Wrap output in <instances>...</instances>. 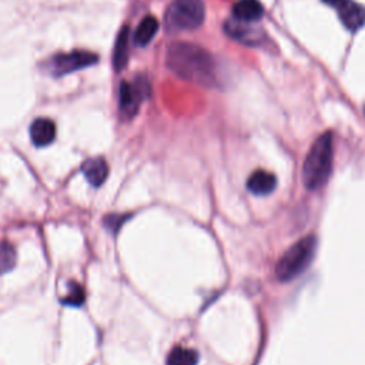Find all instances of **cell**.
Listing matches in <instances>:
<instances>
[{"label": "cell", "mask_w": 365, "mask_h": 365, "mask_svg": "<svg viewBox=\"0 0 365 365\" xmlns=\"http://www.w3.org/2000/svg\"><path fill=\"white\" fill-rule=\"evenodd\" d=\"M167 67L178 77L203 86L214 80V62L207 51L192 43H174L166 58Z\"/></svg>", "instance_id": "1"}, {"label": "cell", "mask_w": 365, "mask_h": 365, "mask_svg": "<svg viewBox=\"0 0 365 365\" xmlns=\"http://www.w3.org/2000/svg\"><path fill=\"white\" fill-rule=\"evenodd\" d=\"M199 352L186 347H174L168 355L167 365H197Z\"/></svg>", "instance_id": "15"}, {"label": "cell", "mask_w": 365, "mask_h": 365, "mask_svg": "<svg viewBox=\"0 0 365 365\" xmlns=\"http://www.w3.org/2000/svg\"><path fill=\"white\" fill-rule=\"evenodd\" d=\"M30 137L33 145L37 147L49 146L56 137V126L51 119H37L30 127Z\"/></svg>", "instance_id": "8"}, {"label": "cell", "mask_w": 365, "mask_h": 365, "mask_svg": "<svg viewBox=\"0 0 365 365\" xmlns=\"http://www.w3.org/2000/svg\"><path fill=\"white\" fill-rule=\"evenodd\" d=\"M206 8L203 0H173L166 13L168 27L174 30H193L203 25Z\"/></svg>", "instance_id": "4"}, {"label": "cell", "mask_w": 365, "mask_h": 365, "mask_svg": "<svg viewBox=\"0 0 365 365\" xmlns=\"http://www.w3.org/2000/svg\"><path fill=\"white\" fill-rule=\"evenodd\" d=\"M128 41H130V34H128V27H123L119 32L116 46H114V53H113V65L117 72L123 70L127 65L128 60Z\"/></svg>", "instance_id": "13"}, {"label": "cell", "mask_w": 365, "mask_h": 365, "mask_svg": "<svg viewBox=\"0 0 365 365\" xmlns=\"http://www.w3.org/2000/svg\"><path fill=\"white\" fill-rule=\"evenodd\" d=\"M99 62V58L90 52L84 51H76L65 55H58L51 59L49 62V72L53 76H65L76 70L86 69L91 65H95Z\"/></svg>", "instance_id": "5"}, {"label": "cell", "mask_w": 365, "mask_h": 365, "mask_svg": "<svg viewBox=\"0 0 365 365\" xmlns=\"http://www.w3.org/2000/svg\"><path fill=\"white\" fill-rule=\"evenodd\" d=\"M227 34L244 44H257L261 40V33L251 27V23L240 22L237 19L227 20L224 26Z\"/></svg>", "instance_id": "9"}, {"label": "cell", "mask_w": 365, "mask_h": 365, "mask_svg": "<svg viewBox=\"0 0 365 365\" xmlns=\"http://www.w3.org/2000/svg\"><path fill=\"white\" fill-rule=\"evenodd\" d=\"M81 171L91 186H102L109 174V166L102 157L88 159L81 164Z\"/></svg>", "instance_id": "11"}, {"label": "cell", "mask_w": 365, "mask_h": 365, "mask_svg": "<svg viewBox=\"0 0 365 365\" xmlns=\"http://www.w3.org/2000/svg\"><path fill=\"white\" fill-rule=\"evenodd\" d=\"M334 139L333 133L321 134L311 146L303 166V182L307 190L315 192L328 181L333 170Z\"/></svg>", "instance_id": "2"}, {"label": "cell", "mask_w": 365, "mask_h": 365, "mask_svg": "<svg viewBox=\"0 0 365 365\" xmlns=\"http://www.w3.org/2000/svg\"><path fill=\"white\" fill-rule=\"evenodd\" d=\"M16 265V251L8 241H0V274L9 272Z\"/></svg>", "instance_id": "16"}, {"label": "cell", "mask_w": 365, "mask_h": 365, "mask_svg": "<svg viewBox=\"0 0 365 365\" xmlns=\"http://www.w3.org/2000/svg\"><path fill=\"white\" fill-rule=\"evenodd\" d=\"M277 187V177L270 171L257 170L247 180V189L254 196H268Z\"/></svg>", "instance_id": "7"}, {"label": "cell", "mask_w": 365, "mask_h": 365, "mask_svg": "<svg viewBox=\"0 0 365 365\" xmlns=\"http://www.w3.org/2000/svg\"><path fill=\"white\" fill-rule=\"evenodd\" d=\"M145 81L127 83L124 81L120 86V112L124 117H133L140 106V102L145 96Z\"/></svg>", "instance_id": "6"}, {"label": "cell", "mask_w": 365, "mask_h": 365, "mask_svg": "<svg viewBox=\"0 0 365 365\" xmlns=\"http://www.w3.org/2000/svg\"><path fill=\"white\" fill-rule=\"evenodd\" d=\"M233 15L240 22L254 23L263 18L264 9L258 0H239L233 8Z\"/></svg>", "instance_id": "12"}, {"label": "cell", "mask_w": 365, "mask_h": 365, "mask_svg": "<svg viewBox=\"0 0 365 365\" xmlns=\"http://www.w3.org/2000/svg\"><path fill=\"white\" fill-rule=\"evenodd\" d=\"M317 250V237L307 236L293 244L280 258L276 267L277 279L283 283L291 281L303 274L314 260Z\"/></svg>", "instance_id": "3"}, {"label": "cell", "mask_w": 365, "mask_h": 365, "mask_svg": "<svg viewBox=\"0 0 365 365\" xmlns=\"http://www.w3.org/2000/svg\"><path fill=\"white\" fill-rule=\"evenodd\" d=\"M338 16L343 25L351 32L361 29L365 25V8L351 2V0H347L344 5L338 8Z\"/></svg>", "instance_id": "10"}, {"label": "cell", "mask_w": 365, "mask_h": 365, "mask_svg": "<svg viewBox=\"0 0 365 365\" xmlns=\"http://www.w3.org/2000/svg\"><path fill=\"white\" fill-rule=\"evenodd\" d=\"M159 30V22L153 16H147L142 20L139 27L135 29L134 33V43L137 46H146L152 41V39L156 36Z\"/></svg>", "instance_id": "14"}, {"label": "cell", "mask_w": 365, "mask_h": 365, "mask_svg": "<svg viewBox=\"0 0 365 365\" xmlns=\"http://www.w3.org/2000/svg\"><path fill=\"white\" fill-rule=\"evenodd\" d=\"M324 4L330 5V6H334V8H340L341 5H344L347 0H323Z\"/></svg>", "instance_id": "18"}, {"label": "cell", "mask_w": 365, "mask_h": 365, "mask_svg": "<svg viewBox=\"0 0 365 365\" xmlns=\"http://www.w3.org/2000/svg\"><path fill=\"white\" fill-rule=\"evenodd\" d=\"M86 300V294L83 287L79 283H70L69 284V291L65 298H62V304L72 305V307H80Z\"/></svg>", "instance_id": "17"}]
</instances>
